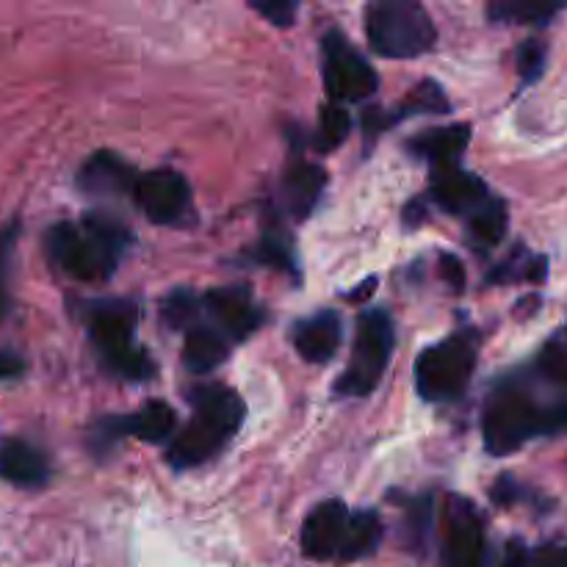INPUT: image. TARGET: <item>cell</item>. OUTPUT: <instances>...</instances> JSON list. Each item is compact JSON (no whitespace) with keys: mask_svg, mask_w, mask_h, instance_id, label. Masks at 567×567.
<instances>
[{"mask_svg":"<svg viewBox=\"0 0 567 567\" xmlns=\"http://www.w3.org/2000/svg\"><path fill=\"white\" fill-rule=\"evenodd\" d=\"M546 66V44L543 42H524L518 50V72L526 83L537 81Z\"/></svg>","mask_w":567,"mask_h":567,"instance_id":"obj_27","label":"cell"},{"mask_svg":"<svg viewBox=\"0 0 567 567\" xmlns=\"http://www.w3.org/2000/svg\"><path fill=\"white\" fill-rule=\"evenodd\" d=\"M377 72L369 61L341 37H324V89L332 103H358L377 92Z\"/></svg>","mask_w":567,"mask_h":567,"instance_id":"obj_7","label":"cell"},{"mask_svg":"<svg viewBox=\"0 0 567 567\" xmlns=\"http://www.w3.org/2000/svg\"><path fill=\"white\" fill-rule=\"evenodd\" d=\"M559 432H567V404L543 410L520 393L496 399L482 421L485 446L496 457L518 452L532 437L559 435Z\"/></svg>","mask_w":567,"mask_h":567,"instance_id":"obj_3","label":"cell"},{"mask_svg":"<svg viewBox=\"0 0 567 567\" xmlns=\"http://www.w3.org/2000/svg\"><path fill=\"white\" fill-rule=\"evenodd\" d=\"M468 138H471L468 125L435 127V131H426L424 136L413 138V142H410V153L430 161L432 169L457 166V158L465 153V147H468Z\"/></svg>","mask_w":567,"mask_h":567,"instance_id":"obj_17","label":"cell"},{"mask_svg":"<svg viewBox=\"0 0 567 567\" xmlns=\"http://www.w3.org/2000/svg\"><path fill=\"white\" fill-rule=\"evenodd\" d=\"M258 258L264 264L280 266V269H293L291 247H288V241L282 236H266L258 247Z\"/></svg>","mask_w":567,"mask_h":567,"instance_id":"obj_28","label":"cell"},{"mask_svg":"<svg viewBox=\"0 0 567 567\" xmlns=\"http://www.w3.org/2000/svg\"><path fill=\"white\" fill-rule=\"evenodd\" d=\"M22 371H25V363H22L17 354L11 352H0V382L3 380H14V377H20Z\"/></svg>","mask_w":567,"mask_h":567,"instance_id":"obj_32","label":"cell"},{"mask_svg":"<svg viewBox=\"0 0 567 567\" xmlns=\"http://www.w3.org/2000/svg\"><path fill=\"white\" fill-rule=\"evenodd\" d=\"M432 199L449 214H474L487 199V186L463 166H443L432 175Z\"/></svg>","mask_w":567,"mask_h":567,"instance_id":"obj_13","label":"cell"},{"mask_svg":"<svg viewBox=\"0 0 567 567\" xmlns=\"http://www.w3.org/2000/svg\"><path fill=\"white\" fill-rule=\"evenodd\" d=\"M540 369L548 380L567 382V349L559 343H548L540 354Z\"/></svg>","mask_w":567,"mask_h":567,"instance_id":"obj_29","label":"cell"},{"mask_svg":"<svg viewBox=\"0 0 567 567\" xmlns=\"http://www.w3.org/2000/svg\"><path fill=\"white\" fill-rule=\"evenodd\" d=\"M502 567H529V554H526V548L520 546V543H513Z\"/></svg>","mask_w":567,"mask_h":567,"instance_id":"obj_33","label":"cell"},{"mask_svg":"<svg viewBox=\"0 0 567 567\" xmlns=\"http://www.w3.org/2000/svg\"><path fill=\"white\" fill-rule=\"evenodd\" d=\"M227 360V336L214 327H192L183 343V363L192 374H208Z\"/></svg>","mask_w":567,"mask_h":567,"instance_id":"obj_19","label":"cell"},{"mask_svg":"<svg viewBox=\"0 0 567 567\" xmlns=\"http://www.w3.org/2000/svg\"><path fill=\"white\" fill-rule=\"evenodd\" d=\"M136 172L114 153H94L78 172V186L89 194H125L136 192Z\"/></svg>","mask_w":567,"mask_h":567,"instance_id":"obj_16","label":"cell"},{"mask_svg":"<svg viewBox=\"0 0 567 567\" xmlns=\"http://www.w3.org/2000/svg\"><path fill=\"white\" fill-rule=\"evenodd\" d=\"M205 308L227 338L252 336L260 324V308L244 288H214L205 293Z\"/></svg>","mask_w":567,"mask_h":567,"instance_id":"obj_12","label":"cell"},{"mask_svg":"<svg viewBox=\"0 0 567 567\" xmlns=\"http://www.w3.org/2000/svg\"><path fill=\"white\" fill-rule=\"evenodd\" d=\"M327 186V172L316 164H297L282 181V197L293 219H308Z\"/></svg>","mask_w":567,"mask_h":567,"instance_id":"obj_18","label":"cell"},{"mask_svg":"<svg viewBox=\"0 0 567 567\" xmlns=\"http://www.w3.org/2000/svg\"><path fill=\"white\" fill-rule=\"evenodd\" d=\"M0 480L17 487H42L50 480L48 457L20 437L0 441Z\"/></svg>","mask_w":567,"mask_h":567,"instance_id":"obj_14","label":"cell"},{"mask_svg":"<svg viewBox=\"0 0 567 567\" xmlns=\"http://www.w3.org/2000/svg\"><path fill=\"white\" fill-rule=\"evenodd\" d=\"M441 277L452 291H463L465 288V269L454 255H441Z\"/></svg>","mask_w":567,"mask_h":567,"instance_id":"obj_31","label":"cell"},{"mask_svg":"<svg viewBox=\"0 0 567 567\" xmlns=\"http://www.w3.org/2000/svg\"><path fill=\"white\" fill-rule=\"evenodd\" d=\"M476 365V343L454 336L426 349L415 363V388L426 402H452L468 388Z\"/></svg>","mask_w":567,"mask_h":567,"instance_id":"obj_6","label":"cell"},{"mask_svg":"<svg viewBox=\"0 0 567 567\" xmlns=\"http://www.w3.org/2000/svg\"><path fill=\"white\" fill-rule=\"evenodd\" d=\"M371 288H377V277H371V280H365L363 286H360V291L349 293V299H354V302H360V299H365L371 293Z\"/></svg>","mask_w":567,"mask_h":567,"instance_id":"obj_35","label":"cell"},{"mask_svg":"<svg viewBox=\"0 0 567 567\" xmlns=\"http://www.w3.org/2000/svg\"><path fill=\"white\" fill-rule=\"evenodd\" d=\"M341 319L332 310H321L299 321L293 330V347L308 363H327L341 347Z\"/></svg>","mask_w":567,"mask_h":567,"instance_id":"obj_15","label":"cell"},{"mask_svg":"<svg viewBox=\"0 0 567 567\" xmlns=\"http://www.w3.org/2000/svg\"><path fill=\"white\" fill-rule=\"evenodd\" d=\"M365 37L382 59H419L435 44V25L415 0H380L365 11Z\"/></svg>","mask_w":567,"mask_h":567,"instance_id":"obj_2","label":"cell"},{"mask_svg":"<svg viewBox=\"0 0 567 567\" xmlns=\"http://www.w3.org/2000/svg\"><path fill=\"white\" fill-rule=\"evenodd\" d=\"M349 131H352V120H349V111L338 103H327L319 114V144L321 153H330V150H338L343 142H347Z\"/></svg>","mask_w":567,"mask_h":567,"instance_id":"obj_24","label":"cell"},{"mask_svg":"<svg viewBox=\"0 0 567 567\" xmlns=\"http://www.w3.org/2000/svg\"><path fill=\"white\" fill-rule=\"evenodd\" d=\"M468 230L476 247H498L507 236V205L496 197H487L474 214L468 216Z\"/></svg>","mask_w":567,"mask_h":567,"instance_id":"obj_22","label":"cell"},{"mask_svg":"<svg viewBox=\"0 0 567 567\" xmlns=\"http://www.w3.org/2000/svg\"><path fill=\"white\" fill-rule=\"evenodd\" d=\"M557 11H563L559 3H515V0H504V3L491 6L493 22H513V25H546Z\"/></svg>","mask_w":567,"mask_h":567,"instance_id":"obj_23","label":"cell"},{"mask_svg":"<svg viewBox=\"0 0 567 567\" xmlns=\"http://www.w3.org/2000/svg\"><path fill=\"white\" fill-rule=\"evenodd\" d=\"M249 9L264 14L266 20L275 22V25H291L299 6L291 3V0H277V3H249Z\"/></svg>","mask_w":567,"mask_h":567,"instance_id":"obj_30","label":"cell"},{"mask_svg":"<svg viewBox=\"0 0 567 567\" xmlns=\"http://www.w3.org/2000/svg\"><path fill=\"white\" fill-rule=\"evenodd\" d=\"M136 308L122 299L89 305V336L105 363L125 380H147L153 374L147 352L136 343Z\"/></svg>","mask_w":567,"mask_h":567,"instance_id":"obj_4","label":"cell"},{"mask_svg":"<svg viewBox=\"0 0 567 567\" xmlns=\"http://www.w3.org/2000/svg\"><path fill=\"white\" fill-rule=\"evenodd\" d=\"M131 244V233L105 214H86L83 225L59 221L44 236L50 260L66 277L81 282H103L116 271V264Z\"/></svg>","mask_w":567,"mask_h":567,"instance_id":"obj_1","label":"cell"},{"mask_svg":"<svg viewBox=\"0 0 567 567\" xmlns=\"http://www.w3.org/2000/svg\"><path fill=\"white\" fill-rule=\"evenodd\" d=\"M136 203L155 225H175L192 208V188L186 177L172 169L142 175L136 183Z\"/></svg>","mask_w":567,"mask_h":567,"instance_id":"obj_8","label":"cell"},{"mask_svg":"<svg viewBox=\"0 0 567 567\" xmlns=\"http://www.w3.org/2000/svg\"><path fill=\"white\" fill-rule=\"evenodd\" d=\"M393 321L385 310H365L358 321L354 354L349 369L338 380V393L343 396H365L380 385L393 352Z\"/></svg>","mask_w":567,"mask_h":567,"instance_id":"obj_5","label":"cell"},{"mask_svg":"<svg viewBox=\"0 0 567 567\" xmlns=\"http://www.w3.org/2000/svg\"><path fill=\"white\" fill-rule=\"evenodd\" d=\"M236 432L238 430L214 419V415L194 413V419L175 435L166 457H169L172 468H194V465H203L205 460L214 457Z\"/></svg>","mask_w":567,"mask_h":567,"instance_id":"obj_9","label":"cell"},{"mask_svg":"<svg viewBox=\"0 0 567 567\" xmlns=\"http://www.w3.org/2000/svg\"><path fill=\"white\" fill-rule=\"evenodd\" d=\"M449 111V100L443 86H437L435 81H421L419 86L410 92V97L404 100L402 114L396 120H404V116H415V114H446Z\"/></svg>","mask_w":567,"mask_h":567,"instance_id":"obj_25","label":"cell"},{"mask_svg":"<svg viewBox=\"0 0 567 567\" xmlns=\"http://www.w3.org/2000/svg\"><path fill=\"white\" fill-rule=\"evenodd\" d=\"M382 540V520L377 513H369V509H363V513H354L352 518H349V526H347V535H343V546L341 551H338V557L341 559H363L369 557V554L377 551V546H380Z\"/></svg>","mask_w":567,"mask_h":567,"instance_id":"obj_21","label":"cell"},{"mask_svg":"<svg viewBox=\"0 0 567 567\" xmlns=\"http://www.w3.org/2000/svg\"><path fill=\"white\" fill-rule=\"evenodd\" d=\"M161 316H164V321L172 330H183V327L192 324L194 316H197V297L188 291L169 293V297L164 299V305H161Z\"/></svg>","mask_w":567,"mask_h":567,"instance_id":"obj_26","label":"cell"},{"mask_svg":"<svg viewBox=\"0 0 567 567\" xmlns=\"http://www.w3.org/2000/svg\"><path fill=\"white\" fill-rule=\"evenodd\" d=\"M349 509L343 502H324L305 518L302 551L310 559L338 557L349 526Z\"/></svg>","mask_w":567,"mask_h":567,"instance_id":"obj_11","label":"cell"},{"mask_svg":"<svg viewBox=\"0 0 567 567\" xmlns=\"http://www.w3.org/2000/svg\"><path fill=\"white\" fill-rule=\"evenodd\" d=\"M6 313V293H3V288H0V316Z\"/></svg>","mask_w":567,"mask_h":567,"instance_id":"obj_36","label":"cell"},{"mask_svg":"<svg viewBox=\"0 0 567 567\" xmlns=\"http://www.w3.org/2000/svg\"><path fill=\"white\" fill-rule=\"evenodd\" d=\"M537 567H567V551H543Z\"/></svg>","mask_w":567,"mask_h":567,"instance_id":"obj_34","label":"cell"},{"mask_svg":"<svg viewBox=\"0 0 567 567\" xmlns=\"http://www.w3.org/2000/svg\"><path fill=\"white\" fill-rule=\"evenodd\" d=\"M485 557V526L468 498H452L446 518L449 567H480Z\"/></svg>","mask_w":567,"mask_h":567,"instance_id":"obj_10","label":"cell"},{"mask_svg":"<svg viewBox=\"0 0 567 567\" xmlns=\"http://www.w3.org/2000/svg\"><path fill=\"white\" fill-rule=\"evenodd\" d=\"M125 421V435L138 437L144 443H164L169 441L172 432L177 426L175 410L166 402H147L138 413L127 415Z\"/></svg>","mask_w":567,"mask_h":567,"instance_id":"obj_20","label":"cell"}]
</instances>
